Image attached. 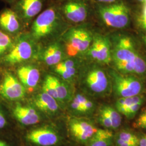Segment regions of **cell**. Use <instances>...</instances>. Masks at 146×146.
Wrapping results in <instances>:
<instances>
[{
    "mask_svg": "<svg viewBox=\"0 0 146 146\" xmlns=\"http://www.w3.org/2000/svg\"><path fill=\"white\" fill-rule=\"evenodd\" d=\"M56 3L50 2L32 22L29 34L37 43H48L61 38L68 29Z\"/></svg>",
    "mask_w": 146,
    "mask_h": 146,
    "instance_id": "6da1fadb",
    "label": "cell"
},
{
    "mask_svg": "<svg viewBox=\"0 0 146 146\" xmlns=\"http://www.w3.org/2000/svg\"><path fill=\"white\" fill-rule=\"evenodd\" d=\"M38 45L29 34L18 35L13 47L1 60L0 64L9 67L25 64L37 58L40 49Z\"/></svg>",
    "mask_w": 146,
    "mask_h": 146,
    "instance_id": "7a4b0ae2",
    "label": "cell"
},
{
    "mask_svg": "<svg viewBox=\"0 0 146 146\" xmlns=\"http://www.w3.org/2000/svg\"><path fill=\"white\" fill-rule=\"evenodd\" d=\"M93 35L85 27L68 28L61 37L68 57L78 58L86 55L91 45Z\"/></svg>",
    "mask_w": 146,
    "mask_h": 146,
    "instance_id": "3957f363",
    "label": "cell"
},
{
    "mask_svg": "<svg viewBox=\"0 0 146 146\" xmlns=\"http://www.w3.org/2000/svg\"><path fill=\"white\" fill-rule=\"evenodd\" d=\"M93 5L94 12L107 26L120 29L128 25L131 9L125 0L111 4Z\"/></svg>",
    "mask_w": 146,
    "mask_h": 146,
    "instance_id": "277c9868",
    "label": "cell"
},
{
    "mask_svg": "<svg viewBox=\"0 0 146 146\" xmlns=\"http://www.w3.org/2000/svg\"><path fill=\"white\" fill-rule=\"evenodd\" d=\"M82 87L90 94L102 95L110 89V80L104 70L97 65H91L82 70L81 75Z\"/></svg>",
    "mask_w": 146,
    "mask_h": 146,
    "instance_id": "5b68a950",
    "label": "cell"
},
{
    "mask_svg": "<svg viewBox=\"0 0 146 146\" xmlns=\"http://www.w3.org/2000/svg\"><path fill=\"white\" fill-rule=\"evenodd\" d=\"M56 3L63 18L70 23L84 22L94 11L92 0H65Z\"/></svg>",
    "mask_w": 146,
    "mask_h": 146,
    "instance_id": "8992f818",
    "label": "cell"
},
{
    "mask_svg": "<svg viewBox=\"0 0 146 146\" xmlns=\"http://www.w3.org/2000/svg\"><path fill=\"white\" fill-rule=\"evenodd\" d=\"M111 53V44L108 37L100 34H95L86 55L97 63L108 64L112 59Z\"/></svg>",
    "mask_w": 146,
    "mask_h": 146,
    "instance_id": "52a82bcc",
    "label": "cell"
},
{
    "mask_svg": "<svg viewBox=\"0 0 146 146\" xmlns=\"http://www.w3.org/2000/svg\"><path fill=\"white\" fill-rule=\"evenodd\" d=\"M67 57L64 44L60 38L48 43L42 48H40L36 58L51 68Z\"/></svg>",
    "mask_w": 146,
    "mask_h": 146,
    "instance_id": "ba28073f",
    "label": "cell"
},
{
    "mask_svg": "<svg viewBox=\"0 0 146 146\" xmlns=\"http://www.w3.org/2000/svg\"><path fill=\"white\" fill-rule=\"evenodd\" d=\"M49 0H17L11 8L15 11L23 23H32Z\"/></svg>",
    "mask_w": 146,
    "mask_h": 146,
    "instance_id": "9c48e42d",
    "label": "cell"
},
{
    "mask_svg": "<svg viewBox=\"0 0 146 146\" xmlns=\"http://www.w3.org/2000/svg\"><path fill=\"white\" fill-rule=\"evenodd\" d=\"M26 94V89L19 78L11 72H6L0 83V96L9 101L23 99Z\"/></svg>",
    "mask_w": 146,
    "mask_h": 146,
    "instance_id": "30bf717a",
    "label": "cell"
},
{
    "mask_svg": "<svg viewBox=\"0 0 146 146\" xmlns=\"http://www.w3.org/2000/svg\"><path fill=\"white\" fill-rule=\"evenodd\" d=\"M115 93L120 98L138 95L142 89V84L137 78L114 73L112 75Z\"/></svg>",
    "mask_w": 146,
    "mask_h": 146,
    "instance_id": "8fae6325",
    "label": "cell"
},
{
    "mask_svg": "<svg viewBox=\"0 0 146 146\" xmlns=\"http://www.w3.org/2000/svg\"><path fill=\"white\" fill-rule=\"evenodd\" d=\"M68 128L73 137L82 143L88 142L98 130L90 121L80 118L70 119Z\"/></svg>",
    "mask_w": 146,
    "mask_h": 146,
    "instance_id": "7c38bea8",
    "label": "cell"
},
{
    "mask_svg": "<svg viewBox=\"0 0 146 146\" xmlns=\"http://www.w3.org/2000/svg\"><path fill=\"white\" fill-rule=\"evenodd\" d=\"M80 66L78 58L67 57L51 69L58 77L71 84L77 76Z\"/></svg>",
    "mask_w": 146,
    "mask_h": 146,
    "instance_id": "4fadbf2b",
    "label": "cell"
},
{
    "mask_svg": "<svg viewBox=\"0 0 146 146\" xmlns=\"http://www.w3.org/2000/svg\"><path fill=\"white\" fill-rule=\"evenodd\" d=\"M22 22L12 8H5L0 12V30L11 36H17L22 29Z\"/></svg>",
    "mask_w": 146,
    "mask_h": 146,
    "instance_id": "5bb4252c",
    "label": "cell"
},
{
    "mask_svg": "<svg viewBox=\"0 0 146 146\" xmlns=\"http://www.w3.org/2000/svg\"><path fill=\"white\" fill-rule=\"evenodd\" d=\"M17 78L26 89H33L38 86L41 73L36 65L25 63L20 65L16 70Z\"/></svg>",
    "mask_w": 146,
    "mask_h": 146,
    "instance_id": "9a60e30c",
    "label": "cell"
},
{
    "mask_svg": "<svg viewBox=\"0 0 146 146\" xmlns=\"http://www.w3.org/2000/svg\"><path fill=\"white\" fill-rule=\"evenodd\" d=\"M27 139L31 143L40 146H52L59 141L58 133L48 127H41L28 133Z\"/></svg>",
    "mask_w": 146,
    "mask_h": 146,
    "instance_id": "2e32d148",
    "label": "cell"
},
{
    "mask_svg": "<svg viewBox=\"0 0 146 146\" xmlns=\"http://www.w3.org/2000/svg\"><path fill=\"white\" fill-rule=\"evenodd\" d=\"M136 54L132 40L129 37L125 36L121 37L116 42L111 53L114 62L131 60Z\"/></svg>",
    "mask_w": 146,
    "mask_h": 146,
    "instance_id": "e0dca14e",
    "label": "cell"
},
{
    "mask_svg": "<svg viewBox=\"0 0 146 146\" xmlns=\"http://www.w3.org/2000/svg\"><path fill=\"white\" fill-rule=\"evenodd\" d=\"M13 114L23 125H34L40 121V116L36 110L28 106L17 104L13 110Z\"/></svg>",
    "mask_w": 146,
    "mask_h": 146,
    "instance_id": "ac0fdd59",
    "label": "cell"
},
{
    "mask_svg": "<svg viewBox=\"0 0 146 146\" xmlns=\"http://www.w3.org/2000/svg\"><path fill=\"white\" fill-rule=\"evenodd\" d=\"M33 102L37 108L49 115L55 114L59 110L57 100L43 91L34 96Z\"/></svg>",
    "mask_w": 146,
    "mask_h": 146,
    "instance_id": "d6986e66",
    "label": "cell"
},
{
    "mask_svg": "<svg viewBox=\"0 0 146 146\" xmlns=\"http://www.w3.org/2000/svg\"><path fill=\"white\" fill-rule=\"evenodd\" d=\"M69 103L71 110L76 114H88L93 111L95 108L94 102L82 94L74 95Z\"/></svg>",
    "mask_w": 146,
    "mask_h": 146,
    "instance_id": "ffe728a7",
    "label": "cell"
},
{
    "mask_svg": "<svg viewBox=\"0 0 146 146\" xmlns=\"http://www.w3.org/2000/svg\"><path fill=\"white\" fill-rule=\"evenodd\" d=\"M113 134L110 129H98L94 135L88 141L87 146H110Z\"/></svg>",
    "mask_w": 146,
    "mask_h": 146,
    "instance_id": "44dd1931",
    "label": "cell"
},
{
    "mask_svg": "<svg viewBox=\"0 0 146 146\" xmlns=\"http://www.w3.org/2000/svg\"><path fill=\"white\" fill-rule=\"evenodd\" d=\"M56 92L58 101L60 104L69 103L73 98L70 84L56 76Z\"/></svg>",
    "mask_w": 146,
    "mask_h": 146,
    "instance_id": "7402d4cb",
    "label": "cell"
},
{
    "mask_svg": "<svg viewBox=\"0 0 146 146\" xmlns=\"http://www.w3.org/2000/svg\"><path fill=\"white\" fill-rule=\"evenodd\" d=\"M100 111L104 113L110 120L112 126V129L118 128L121 125L122 117L120 113L110 106H103L101 107Z\"/></svg>",
    "mask_w": 146,
    "mask_h": 146,
    "instance_id": "603a6c76",
    "label": "cell"
},
{
    "mask_svg": "<svg viewBox=\"0 0 146 146\" xmlns=\"http://www.w3.org/2000/svg\"><path fill=\"white\" fill-rule=\"evenodd\" d=\"M143 102V97L140 95H136L134 96L127 97V98H120L117 100L115 104V107L116 110L121 114L127 108H129L131 106Z\"/></svg>",
    "mask_w": 146,
    "mask_h": 146,
    "instance_id": "cb8c5ba5",
    "label": "cell"
},
{
    "mask_svg": "<svg viewBox=\"0 0 146 146\" xmlns=\"http://www.w3.org/2000/svg\"><path fill=\"white\" fill-rule=\"evenodd\" d=\"M12 37L0 30V61L14 44L15 40Z\"/></svg>",
    "mask_w": 146,
    "mask_h": 146,
    "instance_id": "d4e9b609",
    "label": "cell"
},
{
    "mask_svg": "<svg viewBox=\"0 0 146 146\" xmlns=\"http://www.w3.org/2000/svg\"><path fill=\"white\" fill-rule=\"evenodd\" d=\"M114 63L117 69L122 73L126 74H134L135 73V64L134 62V58L131 60L121 61Z\"/></svg>",
    "mask_w": 146,
    "mask_h": 146,
    "instance_id": "484cf974",
    "label": "cell"
},
{
    "mask_svg": "<svg viewBox=\"0 0 146 146\" xmlns=\"http://www.w3.org/2000/svg\"><path fill=\"white\" fill-rule=\"evenodd\" d=\"M117 139L121 141L136 144L139 146V139L135 134L128 131H121L118 135Z\"/></svg>",
    "mask_w": 146,
    "mask_h": 146,
    "instance_id": "4316f807",
    "label": "cell"
},
{
    "mask_svg": "<svg viewBox=\"0 0 146 146\" xmlns=\"http://www.w3.org/2000/svg\"><path fill=\"white\" fill-rule=\"evenodd\" d=\"M135 64V73L136 74H143L146 72V62L143 58L137 53L134 58Z\"/></svg>",
    "mask_w": 146,
    "mask_h": 146,
    "instance_id": "83f0119b",
    "label": "cell"
},
{
    "mask_svg": "<svg viewBox=\"0 0 146 146\" xmlns=\"http://www.w3.org/2000/svg\"><path fill=\"white\" fill-rule=\"evenodd\" d=\"M142 102L134 104L129 107V108H127L126 110L122 113V114L125 116L128 119H131L136 114L139 110H140L141 107Z\"/></svg>",
    "mask_w": 146,
    "mask_h": 146,
    "instance_id": "f1b7e54d",
    "label": "cell"
},
{
    "mask_svg": "<svg viewBox=\"0 0 146 146\" xmlns=\"http://www.w3.org/2000/svg\"><path fill=\"white\" fill-rule=\"evenodd\" d=\"M134 125L136 128L146 129V110L139 115L135 122Z\"/></svg>",
    "mask_w": 146,
    "mask_h": 146,
    "instance_id": "f546056e",
    "label": "cell"
},
{
    "mask_svg": "<svg viewBox=\"0 0 146 146\" xmlns=\"http://www.w3.org/2000/svg\"><path fill=\"white\" fill-rule=\"evenodd\" d=\"M99 121L101 125H103L106 129H112L111 123L110 120L108 119L107 116L104 114L102 111H99Z\"/></svg>",
    "mask_w": 146,
    "mask_h": 146,
    "instance_id": "4dcf8cb0",
    "label": "cell"
},
{
    "mask_svg": "<svg viewBox=\"0 0 146 146\" xmlns=\"http://www.w3.org/2000/svg\"><path fill=\"white\" fill-rule=\"evenodd\" d=\"M122 0H92V1L94 3H99V4H111L115 2H119Z\"/></svg>",
    "mask_w": 146,
    "mask_h": 146,
    "instance_id": "1f68e13d",
    "label": "cell"
},
{
    "mask_svg": "<svg viewBox=\"0 0 146 146\" xmlns=\"http://www.w3.org/2000/svg\"><path fill=\"white\" fill-rule=\"evenodd\" d=\"M142 5L143 6V7L142 9V14L139 19V22H146V3Z\"/></svg>",
    "mask_w": 146,
    "mask_h": 146,
    "instance_id": "d6a6232c",
    "label": "cell"
},
{
    "mask_svg": "<svg viewBox=\"0 0 146 146\" xmlns=\"http://www.w3.org/2000/svg\"><path fill=\"white\" fill-rule=\"evenodd\" d=\"M117 146H139L137 145L121 141L119 139H117Z\"/></svg>",
    "mask_w": 146,
    "mask_h": 146,
    "instance_id": "836d02e7",
    "label": "cell"
},
{
    "mask_svg": "<svg viewBox=\"0 0 146 146\" xmlns=\"http://www.w3.org/2000/svg\"><path fill=\"white\" fill-rule=\"evenodd\" d=\"M6 125V119L2 113L0 111V129L3 128Z\"/></svg>",
    "mask_w": 146,
    "mask_h": 146,
    "instance_id": "e575fe53",
    "label": "cell"
},
{
    "mask_svg": "<svg viewBox=\"0 0 146 146\" xmlns=\"http://www.w3.org/2000/svg\"><path fill=\"white\" fill-rule=\"evenodd\" d=\"M139 146H146V134L143 135L139 139Z\"/></svg>",
    "mask_w": 146,
    "mask_h": 146,
    "instance_id": "d590c367",
    "label": "cell"
},
{
    "mask_svg": "<svg viewBox=\"0 0 146 146\" xmlns=\"http://www.w3.org/2000/svg\"><path fill=\"white\" fill-rule=\"evenodd\" d=\"M2 1H5V2L8 3H9V4H11V5H12L17 0H2Z\"/></svg>",
    "mask_w": 146,
    "mask_h": 146,
    "instance_id": "8d00e7d4",
    "label": "cell"
},
{
    "mask_svg": "<svg viewBox=\"0 0 146 146\" xmlns=\"http://www.w3.org/2000/svg\"><path fill=\"white\" fill-rule=\"evenodd\" d=\"M136 2L140 4L141 5H143L146 3V0H135Z\"/></svg>",
    "mask_w": 146,
    "mask_h": 146,
    "instance_id": "74e56055",
    "label": "cell"
},
{
    "mask_svg": "<svg viewBox=\"0 0 146 146\" xmlns=\"http://www.w3.org/2000/svg\"><path fill=\"white\" fill-rule=\"evenodd\" d=\"M140 23L143 29H145L146 31V22H140Z\"/></svg>",
    "mask_w": 146,
    "mask_h": 146,
    "instance_id": "f35d334b",
    "label": "cell"
},
{
    "mask_svg": "<svg viewBox=\"0 0 146 146\" xmlns=\"http://www.w3.org/2000/svg\"><path fill=\"white\" fill-rule=\"evenodd\" d=\"M50 2H54V3H59V2H61L62 1H65V0H49Z\"/></svg>",
    "mask_w": 146,
    "mask_h": 146,
    "instance_id": "ab89813d",
    "label": "cell"
},
{
    "mask_svg": "<svg viewBox=\"0 0 146 146\" xmlns=\"http://www.w3.org/2000/svg\"><path fill=\"white\" fill-rule=\"evenodd\" d=\"M0 146H7V145L5 142L3 141H0Z\"/></svg>",
    "mask_w": 146,
    "mask_h": 146,
    "instance_id": "60d3db41",
    "label": "cell"
},
{
    "mask_svg": "<svg viewBox=\"0 0 146 146\" xmlns=\"http://www.w3.org/2000/svg\"><path fill=\"white\" fill-rule=\"evenodd\" d=\"M143 41H144V42H145V43L146 44V36L143 37Z\"/></svg>",
    "mask_w": 146,
    "mask_h": 146,
    "instance_id": "b9f144b4",
    "label": "cell"
}]
</instances>
